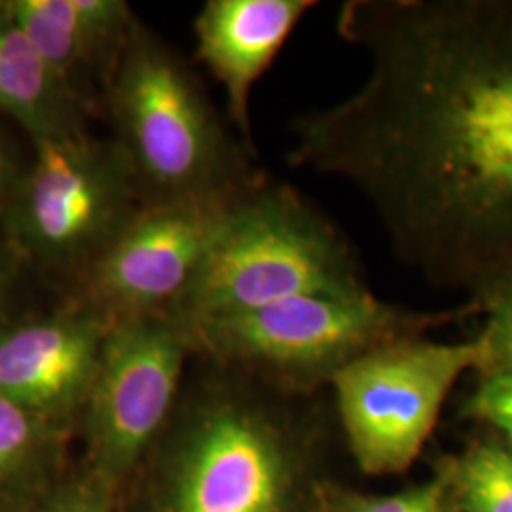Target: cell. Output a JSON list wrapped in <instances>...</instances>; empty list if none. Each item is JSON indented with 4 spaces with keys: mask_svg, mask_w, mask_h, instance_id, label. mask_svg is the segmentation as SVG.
I'll return each instance as SVG.
<instances>
[{
    "mask_svg": "<svg viewBox=\"0 0 512 512\" xmlns=\"http://www.w3.org/2000/svg\"><path fill=\"white\" fill-rule=\"evenodd\" d=\"M336 27L368 76L296 120L289 164L353 184L435 289L512 274V0H349Z\"/></svg>",
    "mask_w": 512,
    "mask_h": 512,
    "instance_id": "6da1fadb",
    "label": "cell"
},
{
    "mask_svg": "<svg viewBox=\"0 0 512 512\" xmlns=\"http://www.w3.org/2000/svg\"><path fill=\"white\" fill-rule=\"evenodd\" d=\"M103 114L143 203L239 196L264 179L253 148L224 128L183 57L137 18Z\"/></svg>",
    "mask_w": 512,
    "mask_h": 512,
    "instance_id": "7a4b0ae2",
    "label": "cell"
},
{
    "mask_svg": "<svg viewBox=\"0 0 512 512\" xmlns=\"http://www.w3.org/2000/svg\"><path fill=\"white\" fill-rule=\"evenodd\" d=\"M365 289L346 236L293 186L264 177L241 198L200 274L167 313L190 325L298 294Z\"/></svg>",
    "mask_w": 512,
    "mask_h": 512,
    "instance_id": "3957f363",
    "label": "cell"
},
{
    "mask_svg": "<svg viewBox=\"0 0 512 512\" xmlns=\"http://www.w3.org/2000/svg\"><path fill=\"white\" fill-rule=\"evenodd\" d=\"M141 207L139 186L114 139L84 133L44 141L0 219V239L27 272L69 287Z\"/></svg>",
    "mask_w": 512,
    "mask_h": 512,
    "instance_id": "277c9868",
    "label": "cell"
},
{
    "mask_svg": "<svg viewBox=\"0 0 512 512\" xmlns=\"http://www.w3.org/2000/svg\"><path fill=\"white\" fill-rule=\"evenodd\" d=\"M476 311L478 304L471 298L448 313H420L387 304L365 289L298 294L256 310L183 325L190 344L219 357L291 378L332 380L338 370L372 349Z\"/></svg>",
    "mask_w": 512,
    "mask_h": 512,
    "instance_id": "5b68a950",
    "label": "cell"
},
{
    "mask_svg": "<svg viewBox=\"0 0 512 512\" xmlns=\"http://www.w3.org/2000/svg\"><path fill=\"white\" fill-rule=\"evenodd\" d=\"M488 344L401 338L357 357L332 376L349 446L366 473L408 469L439 420L448 393L467 370L484 372Z\"/></svg>",
    "mask_w": 512,
    "mask_h": 512,
    "instance_id": "8992f818",
    "label": "cell"
},
{
    "mask_svg": "<svg viewBox=\"0 0 512 512\" xmlns=\"http://www.w3.org/2000/svg\"><path fill=\"white\" fill-rule=\"evenodd\" d=\"M245 194L143 203L103 255L69 285L67 300L110 325L173 310Z\"/></svg>",
    "mask_w": 512,
    "mask_h": 512,
    "instance_id": "52a82bcc",
    "label": "cell"
},
{
    "mask_svg": "<svg viewBox=\"0 0 512 512\" xmlns=\"http://www.w3.org/2000/svg\"><path fill=\"white\" fill-rule=\"evenodd\" d=\"M190 336L171 313L110 325L86 408L95 463L122 475L139 458L175 401Z\"/></svg>",
    "mask_w": 512,
    "mask_h": 512,
    "instance_id": "ba28073f",
    "label": "cell"
},
{
    "mask_svg": "<svg viewBox=\"0 0 512 512\" xmlns=\"http://www.w3.org/2000/svg\"><path fill=\"white\" fill-rule=\"evenodd\" d=\"M167 512H281L285 458L249 404L215 399L188 427Z\"/></svg>",
    "mask_w": 512,
    "mask_h": 512,
    "instance_id": "9c48e42d",
    "label": "cell"
},
{
    "mask_svg": "<svg viewBox=\"0 0 512 512\" xmlns=\"http://www.w3.org/2000/svg\"><path fill=\"white\" fill-rule=\"evenodd\" d=\"M110 323L74 302L0 327V395L55 423L84 408Z\"/></svg>",
    "mask_w": 512,
    "mask_h": 512,
    "instance_id": "30bf717a",
    "label": "cell"
},
{
    "mask_svg": "<svg viewBox=\"0 0 512 512\" xmlns=\"http://www.w3.org/2000/svg\"><path fill=\"white\" fill-rule=\"evenodd\" d=\"M6 6L55 78L92 116L128 40L133 12L124 0H6Z\"/></svg>",
    "mask_w": 512,
    "mask_h": 512,
    "instance_id": "8fae6325",
    "label": "cell"
},
{
    "mask_svg": "<svg viewBox=\"0 0 512 512\" xmlns=\"http://www.w3.org/2000/svg\"><path fill=\"white\" fill-rule=\"evenodd\" d=\"M311 0H209L194 21L198 57L226 92L228 116L253 148L251 92L268 71Z\"/></svg>",
    "mask_w": 512,
    "mask_h": 512,
    "instance_id": "7c38bea8",
    "label": "cell"
},
{
    "mask_svg": "<svg viewBox=\"0 0 512 512\" xmlns=\"http://www.w3.org/2000/svg\"><path fill=\"white\" fill-rule=\"evenodd\" d=\"M0 112L23 129L33 145L78 137L92 114L48 69L33 42L0 0Z\"/></svg>",
    "mask_w": 512,
    "mask_h": 512,
    "instance_id": "4fadbf2b",
    "label": "cell"
},
{
    "mask_svg": "<svg viewBox=\"0 0 512 512\" xmlns=\"http://www.w3.org/2000/svg\"><path fill=\"white\" fill-rule=\"evenodd\" d=\"M465 512H512V452L499 444H476L456 471Z\"/></svg>",
    "mask_w": 512,
    "mask_h": 512,
    "instance_id": "5bb4252c",
    "label": "cell"
},
{
    "mask_svg": "<svg viewBox=\"0 0 512 512\" xmlns=\"http://www.w3.org/2000/svg\"><path fill=\"white\" fill-rule=\"evenodd\" d=\"M50 429L52 423L0 395V486L37 458Z\"/></svg>",
    "mask_w": 512,
    "mask_h": 512,
    "instance_id": "9a60e30c",
    "label": "cell"
},
{
    "mask_svg": "<svg viewBox=\"0 0 512 512\" xmlns=\"http://www.w3.org/2000/svg\"><path fill=\"white\" fill-rule=\"evenodd\" d=\"M471 298L486 315L482 334L488 344V366L484 372L512 374V274L495 279Z\"/></svg>",
    "mask_w": 512,
    "mask_h": 512,
    "instance_id": "2e32d148",
    "label": "cell"
},
{
    "mask_svg": "<svg viewBox=\"0 0 512 512\" xmlns=\"http://www.w3.org/2000/svg\"><path fill=\"white\" fill-rule=\"evenodd\" d=\"M465 414L494 425L512 446V374L511 372H482L475 393L465 403Z\"/></svg>",
    "mask_w": 512,
    "mask_h": 512,
    "instance_id": "e0dca14e",
    "label": "cell"
},
{
    "mask_svg": "<svg viewBox=\"0 0 512 512\" xmlns=\"http://www.w3.org/2000/svg\"><path fill=\"white\" fill-rule=\"evenodd\" d=\"M444 497V482L435 480L401 494L351 499L340 512H444Z\"/></svg>",
    "mask_w": 512,
    "mask_h": 512,
    "instance_id": "ac0fdd59",
    "label": "cell"
},
{
    "mask_svg": "<svg viewBox=\"0 0 512 512\" xmlns=\"http://www.w3.org/2000/svg\"><path fill=\"white\" fill-rule=\"evenodd\" d=\"M25 272L27 270L23 268V264L0 239V327L12 321L10 311L19 296V287Z\"/></svg>",
    "mask_w": 512,
    "mask_h": 512,
    "instance_id": "d6986e66",
    "label": "cell"
},
{
    "mask_svg": "<svg viewBox=\"0 0 512 512\" xmlns=\"http://www.w3.org/2000/svg\"><path fill=\"white\" fill-rule=\"evenodd\" d=\"M21 173H23V169H19L18 162L12 154V148L0 133V219H2V215L10 203V198L16 190Z\"/></svg>",
    "mask_w": 512,
    "mask_h": 512,
    "instance_id": "ffe728a7",
    "label": "cell"
},
{
    "mask_svg": "<svg viewBox=\"0 0 512 512\" xmlns=\"http://www.w3.org/2000/svg\"><path fill=\"white\" fill-rule=\"evenodd\" d=\"M37 512H105L99 501L82 492H65L46 501Z\"/></svg>",
    "mask_w": 512,
    "mask_h": 512,
    "instance_id": "44dd1931",
    "label": "cell"
}]
</instances>
